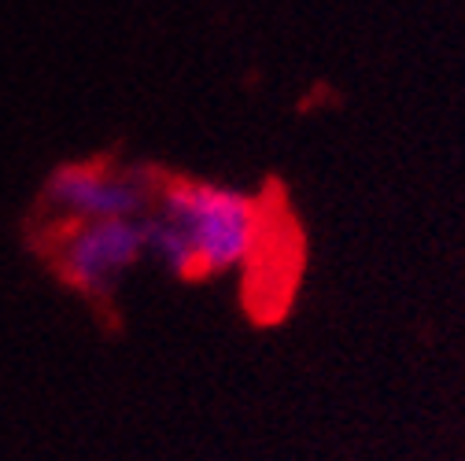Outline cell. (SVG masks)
Wrapping results in <instances>:
<instances>
[{"label": "cell", "instance_id": "3", "mask_svg": "<svg viewBox=\"0 0 465 461\" xmlns=\"http://www.w3.org/2000/svg\"><path fill=\"white\" fill-rule=\"evenodd\" d=\"M155 185L137 170H119L111 162H71L48 181V203L64 218H144L152 211Z\"/></svg>", "mask_w": 465, "mask_h": 461}, {"label": "cell", "instance_id": "2", "mask_svg": "<svg viewBox=\"0 0 465 461\" xmlns=\"http://www.w3.org/2000/svg\"><path fill=\"white\" fill-rule=\"evenodd\" d=\"M148 255L144 218H60L52 237V266L85 296H104Z\"/></svg>", "mask_w": 465, "mask_h": 461}, {"label": "cell", "instance_id": "1", "mask_svg": "<svg viewBox=\"0 0 465 461\" xmlns=\"http://www.w3.org/2000/svg\"><path fill=\"white\" fill-rule=\"evenodd\" d=\"M148 255L178 280H218L244 270L266 233L262 200L200 178H163L144 214Z\"/></svg>", "mask_w": 465, "mask_h": 461}]
</instances>
